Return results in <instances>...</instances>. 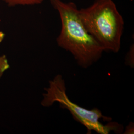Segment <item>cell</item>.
I'll list each match as a JSON object with an SVG mask.
<instances>
[{"label":"cell","mask_w":134,"mask_h":134,"mask_svg":"<svg viewBox=\"0 0 134 134\" xmlns=\"http://www.w3.org/2000/svg\"><path fill=\"white\" fill-rule=\"evenodd\" d=\"M58 12L62 29L56 41L59 46L69 51L81 67L86 69L100 59L104 50L87 31L73 2L50 0Z\"/></svg>","instance_id":"cell-1"},{"label":"cell","mask_w":134,"mask_h":134,"mask_svg":"<svg viewBox=\"0 0 134 134\" xmlns=\"http://www.w3.org/2000/svg\"><path fill=\"white\" fill-rule=\"evenodd\" d=\"M132 57H134V45L132 46V47L130 48L129 52L127 54V55L126 56V61L127 62V65L130 66V67H134V63H132V61L134 62V59H132Z\"/></svg>","instance_id":"cell-6"},{"label":"cell","mask_w":134,"mask_h":134,"mask_svg":"<svg viewBox=\"0 0 134 134\" xmlns=\"http://www.w3.org/2000/svg\"><path fill=\"white\" fill-rule=\"evenodd\" d=\"M45 90L46 93L43 94L42 105L49 107L55 102L59 103L61 108L70 112L75 120L86 127L87 134H91L92 131L99 134H108L111 132L121 133L123 132L122 125L111 122L112 118L102 115L98 109L88 110L71 100L67 96L65 81L62 75L56 76L49 81V86Z\"/></svg>","instance_id":"cell-3"},{"label":"cell","mask_w":134,"mask_h":134,"mask_svg":"<svg viewBox=\"0 0 134 134\" xmlns=\"http://www.w3.org/2000/svg\"><path fill=\"white\" fill-rule=\"evenodd\" d=\"M5 34L0 31V42H2L5 38ZM10 67V66L8 62V60L5 56L0 57V77H2L3 73L8 70Z\"/></svg>","instance_id":"cell-5"},{"label":"cell","mask_w":134,"mask_h":134,"mask_svg":"<svg viewBox=\"0 0 134 134\" xmlns=\"http://www.w3.org/2000/svg\"><path fill=\"white\" fill-rule=\"evenodd\" d=\"M10 6L34 5L41 4L43 0H2Z\"/></svg>","instance_id":"cell-4"},{"label":"cell","mask_w":134,"mask_h":134,"mask_svg":"<svg viewBox=\"0 0 134 134\" xmlns=\"http://www.w3.org/2000/svg\"><path fill=\"white\" fill-rule=\"evenodd\" d=\"M79 13L87 31L104 51L119 52L124 21L112 0H96Z\"/></svg>","instance_id":"cell-2"},{"label":"cell","mask_w":134,"mask_h":134,"mask_svg":"<svg viewBox=\"0 0 134 134\" xmlns=\"http://www.w3.org/2000/svg\"><path fill=\"white\" fill-rule=\"evenodd\" d=\"M134 124L131 123L126 127V131H125V134H133L134 133Z\"/></svg>","instance_id":"cell-7"}]
</instances>
